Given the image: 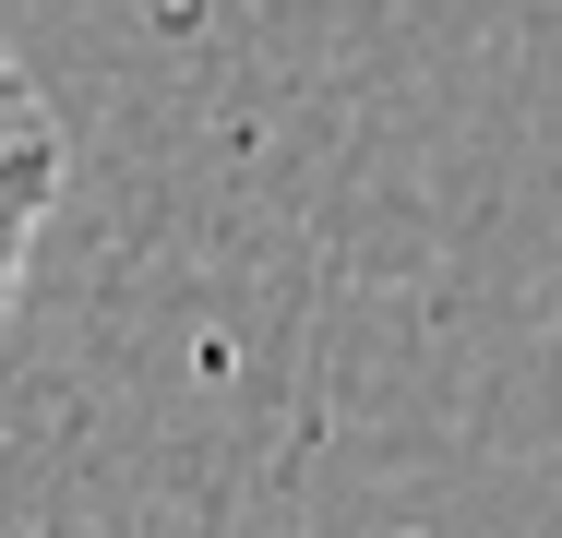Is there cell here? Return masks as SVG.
Returning a JSON list of instances; mask_svg holds the SVG:
<instances>
[{
    "instance_id": "1",
    "label": "cell",
    "mask_w": 562,
    "mask_h": 538,
    "mask_svg": "<svg viewBox=\"0 0 562 538\" xmlns=\"http://www.w3.org/2000/svg\"><path fill=\"white\" fill-rule=\"evenodd\" d=\"M60 180H72V132H60L48 85L24 72V48L0 36V323L24 300V264H36V227L60 204Z\"/></svg>"
}]
</instances>
